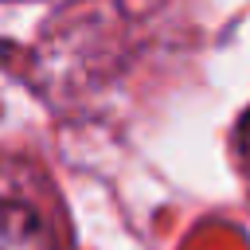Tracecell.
Segmentation results:
<instances>
[{"mask_svg":"<svg viewBox=\"0 0 250 250\" xmlns=\"http://www.w3.org/2000/svg\"><path fill=\"white\" fill-rule=\"evenodd\" d=\"M0 250H55L47 223L23 203H0Z\"/></svg>","mask_w":250,"mask_h":250,"instance_id":"obj_1","label":"cell"},{"mask_svg":"<svg viewBox=\"0 0 250 250\" xmlns=\"http://www.w3.org/2000/svg\"><path fill=\"white\" fill-rule=\"evenodd\" d=\"M242 156H246V164H250V113L242 117Z\"/></svg>","mask_w":250,"mask_h":250,"instance_id":"obj_2","label":"cell"}]
</instances>
